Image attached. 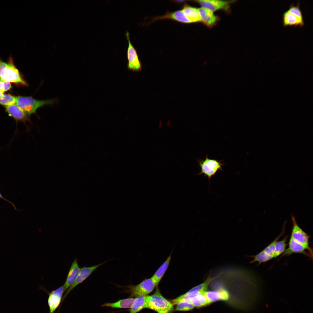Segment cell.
<instances>
[{
    "instance_id": "18",
    "label": "cell",
    "mask_w": 313,
    "mask_h": 313,
    "mask_svg": "<svg viewBox=\"0 0 313 313\" xmlns=\"http://www.w3.org/2000/svg\"><path fill=\"white\" fill-rule=\"evenodd\" d=\"M171 259V254L150 278L157 286L169 266Z\"/></svg>"
},
{
    "instance_id": "5",
    "label": "cell",
    "mask_w": 313,
    "mask_h": 313,
    "mask_svg": "<svg viewBox=\"0 0 313 313\" xmlns=\"http://www.w3.org/2000/svg\"><path fill=\"white\" fill-rule=\"evenodd\" d=\"M288 248L282 254L281 257L287 256L293 254H301L311 259L313 258L312 248H308L294 240L291 236L290 238Z\"/></svg>"
},
{
    "instance_id": "22",
    "label": "cell",
    "mask_w": 313,
    "mask_h": 313,
    "mask_svg": "<svg viewBox=\"0 0 313 313\" xmlns=\"http://www.w3.org/2000/svg\"><path fill=\"white\" fill-rule=\"evenodd\" d=\"M204 293L197 295L191 299L188 302L191 303L194 307L206 306L210 304L205 296Z\"/></svg>"
},
{
    "instance_id": "33",
    "label": "cell",
    "mask_w": 313,
    "mask_h": 313,
    "mask_svg": "<svg viewBox=\"0 0 313 313\" xmlns=\"http://www.w3.org/2000/svg\"><path fill=\"white\" fill-rule=\"evenodd\" d=\"M184 1H184V0H183H183H178V1H176L177 2H178V3H181V2H183Z\"/></svg>"
},
{
    "instance_id": "24",
    "label": "cell",
    "mask_w": 313,
    "mask_h": 313,
    "mask_svg": "<svg viewBox=\"0 0 313 313\" xmlns=\"http://www.w3.org/2000/svg\"><path fill=\"white\" fill-rule=\"evenodd\" d=\"M289 237L288 235L284 237L281 241H278L275 245V253L274 258H276L283 254L288 244L287 242Z\"/></svg>"
},
{
    "instance_id": "13",
    "label": "cell",
    "mask_w": 313,
    "mask_h": 313,
    "mask_svg": "<svg viewBox=\"0 0 313 313\" xmlns=\"http://www.w3.org/2000/svg\"><path fill=\"white\" fill-rule=\"evenodd\" d=\"M9 115L17 121L25 122L30 121L28 115L21 108L15 104L5 106Z\"/></svg>"
},
{
    "instance_id": "29",
    "label": "cell",
    "mask_w": 313,
    "mask_h": 313,
    "mask_svg": "<svg viewBox=\"0 0 313 313\" xmlns=\"http://www.w3.org/2000/svg\"><path fill=\"white\" fill-rule=\"evenodd\" d=\"M7 63L0 58V81H6V75Z\"/></svg>"
},
{
    "instance_id": "10",
    "label": "cell",
    "mask_w": 313,
    "mask_h": 313,
    "mask_svg": "<svg viewBox=\"0 0 313 313\" xmlns=\"http://www.w3.org/2000/svg\"><path fill=\"white\" fill-rule=\"evenodd\" d=\"M107 261L101 263L99 264L94 265L90 267H84L80 270L76 280L73 284L69 287L64 295L62 298V301L67 295L76 286L82 283L96 269L103 264L105 263Z\"/></svg>"
},
{
    "instance_id": "32",
    "label": "cell",
    "mask_w": 313,
    "mask_h": 313,
    "mask_svg": "<svg viewBox=\"0 0 313 313\" xmlns=\"http://www.w3.org/2000/svg\"><path fill=\"white\" fill-rule=\"evenodd\" d=\"M0 198H2V199H4V200H6V201H8V202H9V201H8V200H6V199H5V198H4V197H3V196H2V195H1V194L0 193Z\"/></svg>"
},
{
    "instance_id": "20",
    "label": "cell",
    "mask_w": 313,
    "mask_h": 313,
    "mask_svg": "<svg viewBox=\"0 0 313 313\" xmlns=\"http://www.w3.org/2000/svg\"><path fill=\"white\" fill-rule=\"evenodd\" d=\"M135 299V298H130L121 299L114 303H105L102 306L114 308H130Z\"/></svg>"
},
{
    "instance_id": "6",
    "label": "cell",
    "mask_w": 313,
    "mask_h": 313,
    "mask_svg": "<svg viewBox=\"0 0 313 313\" xmlns=\"http://www.w3.org/2000/svg\"><path fill=\"white\" fill-rule=\"evenodd\" d=\"M7 63L6 75V81L19 83L26 86H28L27 83L22 77L19 71L15 65L11 56L9 57Z\"/></svg>"
},
{
    "instance_id": "7",
    "label": "cell",
    "mask_w": 313,
    "mask_h": 313,
    "mask_svg": "<svg viewBox=\"0 0 313 313\" xmlns=\"http://www.w3.org/2000/svg\"><path fill=\"white\" fill-rule=\"evenodd\" d=\"M198 3L202 7L205 8L213 12L222 10L229 12L230 4L235 1L202 0L194 1Z\"/></svg>"
},
{
    "instance_id": "4",
    "label": "cell",
    "mask_w": 313,
    "mask_h": 313,
    "mask_svg": "<svg viewBox=\"0 0 313 313\" xmlns=\"http://www.w3.org/2000/svg\"><path fill=\"white\" fill-rule=\"evenodd\" d=\"M125 35L128 41V47L127 53L128 60L127 68L133 71H139L142 69L141 63L139 59L136 50L131 42L129 33L128 31L126 32Z\"/></svg>"
},
{
    "instance_id": "1",
    "label": "cell",
    "mask_w": 313,
    "mask_h": 313,
    "mask_svg": "<svg viewBox=\"0 0 313 313\" xmlns=\"http://www.w3.org/2000/svg\"><path fill=\"white\" fill-rule=\"evenodd\" d=\"M146 308L158 313H171L174 310L173 305L161 295L158 286L153 294L146 296Z\"/></svg>"
},
{
    "instance_id": "3",
    "label": "cell",
    "mask_w": 313,
    "mask_h": 313,
    "mask_svg": "<svg viewBox=\"0 0 313 313\" xmlns=\"http://www.w3.org/2000/svg\"><path fill=\"white\" fill-rule=\"evenodd\" d=\"M197 161L201 168L200 172L198 175L204 174L205 176L207 177L209 181L219 170L223 171L222 166L224 165V163H222L223 160L219 161L216 159H210L207 154L205 159H200Z\"/></svg>"
},
{
    "instance_id": "15",
    "label": "cell",
    "mask_w": 313,
    "mask_h": 313,
    "mask_svg": "<svg viewBox=\"0 0 313 313\" xmlns=\"http://www.w3.org/2000/svg\"><path fill=\"white\" fill-rule=\"evenodd\" d=\"M80 270L77 259H76L71 265L66 281L63 285L64 291L70 287L75 281L79 274Z\"/></svg>"
},
{
    "instance_id": "31",
    "label": "cell",
    "mask_w": 313,
    "mask_h": 313,
    "mask_svg": "<svg viewBox=\"0 0 313 313\" xmlns=\"http://www.w3.org/2000/svg\"><path fill=\"white\" fill-rule=\"evenodd\" d=\"M4 92L3 81H0V92L3 94Z\"/></svg>"
},
{
    "instance_id": "28",
    "label": "cell",
    "mask_w": 313,
    "mask_h": 313,
    "mask_svg": "<svg viewBox=\"0 0 313 313\" xmlns=\"http://www.w3.org/2000/svg\"><path fill=\"white\" fill-rule=\"evenodd\" d=\"M287 10L301 20H303L302 13L300 8L299 3H298L296 6H294L292 3Z\"/></svg>"
},
{
    "instance_id": "9",
    "label": "cell",
    "mask_w": 313,
    "mask_h": 313,
    "mask_svg": "<svg viewBox=\"0 0 313 313\" xmlns=\"http://www.w3.org/2000/svg\"><path fill=\"white\" fill-rule=\"evenodd\" d=\"M291 218L292 227L290 236L308 248H311L309 243L310 236L299 226L293 215L292 216Z\"/></svg>"
},
{
    "instance_id": "8",
    "label": "cell",
    "mask_w": 313,
    "mask_h": 313,
    "mask_svg": "<svg viewBox=\"0 0 313 313\" xmlns=\"http://www.w3.org/2000/svg\"><path fill=\"white\" fill-rule=\"evenodd\" d=\"M156 286L154 282L150 278L145 279L139 284L132 286L130 287L132 294L138 297L148 295Z\"/></svg>"
},
{
    "instance_id": "19",
    "label": "cell",
    "mask_w": 313,
    "mask_h": 313,
    "mask_svg": "<svg viewBox=\"0 0 313 313\" xmlns=\"http://www.w3.org/2000/svg\"><path fill=\"white\" fill-rule=\"evenodd\" d=\"M182 11L192 23L201 22V19L198 9L188 5H185Z\"/></svg>"
},
{
    "instance_id": "14",
    "label": "cell",
    "mask_w": 313,
    "mask_h": 313,
    "mask_svg": "<svg viewBox=\"0 0 313 313\" xmlns=\"http://www.w3.org/2000/svg\"><path fill=\"white\" fill-rule=\"evenodd\" d=\"M201 22L208 27L213 26L218 20V17L213 12L205 8L201 7L198 9Z\"/></svg>"
},
{
    "instance_id": "27",
    "label": "cell",
    "mask_w": 313,
    "mask_h": 313,
    "mask_svg": "<svg viewBox=\"0 0 313 313\" xmlns=\"http://www.w3.org/2000/svg\"><path fill=\"white\" fill-rule=\"evenodd\" d=\"M194 308L193 305L188 301H182L178 303L175 310L178 311H188Z\"/></svg>"
},
{
    "instance_id": "16",
    "label": "cell",
    "mask_w": 313,
    "mask_h": 313,
    "mask_svg": "<svg viewBox=\"0 0 313 313\" xmlns=\"http://www.w3.org/2000/svg\"><path fill=\"white\" fill-rule=\"evenodd\" d=\"M171 19L184 23H192L185 15L182 10H179L172 12H168L165 15L154 18L152 21L163 19Z\"/></svg>"
},
{
    "instance_id": "2",
    "label": "cell",
    "mask_w": 313,
    "mask_h": 313,
    "mask_svg": "<svg viewBox=\"0 0 313 313\" xmlns=\"http://www.w3.org/2000/svg\"><path fill=\"white\" fill-rule=\"evenodd\" d=\"M56 102L55 99L40 100L31 97L18 96L16 97L15 104L30 116L35 113L38 108L46 105H52Z\"/></svg>"
},
{
    "instance_id": "21",
    "label": "cell",
    "mask_w": 313,
    "mask_h": 313,
    "mask_svg": "<svg viewBox=\"0 0 313 313\" xmlns=\"http://www.w3.org/2000/svg\"><path fill=\"white\" fill-rule=\"evenodd\" d=\"M146 296H140L135 298L130 310V313H137L142 309L146 308Z\"/></svg>"
},
{
    "instance_id": "23",
    "label": "cell",
    "mask_w": 313,
    "mask_h": 313,
    "mask_svg": "<svg viewBox=\"0 0 313 313\" xmlns=\"http://www.w3.org/2000/svg\"><path fill=\"white\" fill-rule=\"evenodd\" d=\"M253 258L250 263H253L256 262L258 263V265L267 262L272 259L274 257L266 253L263 250L256 254L250 256Z\"/></svg>"
},
{
    "instance_id": "17",
    "label": "cell",
    "mask_w": 313,
    "mask_h": 313,
    "mask_svg": "<svg viewBox=\"0 0 313 313\" xmlns=\"http://www.w3.org/2000/svg\"><path fill=\"white\" fill-rule=\"evenodd\" d=\"M283 21L284 26L298 25L302 27L304 24L303 20H301L287 10L283 14Z\"/></svg>"
},
{
    "instance_id": "25",
    "label": "cell",
    "mask_w": 313,
    "mask_h": 313,
    "mask_svg": "<svg viewBox=\"0 0 313 313\" xmlns=\"http://www.w3.org/2000/svg\"><path fill=\"white\" fill-rule=\"evenodd\" d=\"M285 227H284L282 232L281 234L276 237L272 242L267 246L263 250L267 254L271 256L274 258L275 253V246L276 242L281 237L285 232Z\"/></svg>"
},
{
    "instance_id": "12",
    "label": "cell",
    "mask_w": 313,
    "mask_h": 313,
    "mask_svg": "<svg viewBox=\"0 0 313 313\" xmlns=\"http://www.w3.org/2000/svg\"><path fill=\"white\" fill-rule=\"evenodd\" d=\"M204 294L210 303L220 300L227 301L230 297L228 292L223 287L215 290H207Z\"/></svg>"
},
{
    "instance_id": "11",
    "label": "cell",
    "mask_w": 313,
    "mask_h": 313,
    "mask_svg": "<svg viewBox=\"0 0 313 313\" xmlns=\"http://www.w3.org/2000/svg\"><path fill=\"white\" fill-rule=\"evenodd\" d=\"M64 291L63 285L53 290L49 295L48 303L50 313H53L60 304L63 292Z\"/></svg>"
},
{
    "instance_id": "26",
    "label": "cell",
    "mask_w": 313,
    "mask_h": 313,
    "mask_svg": "<svg viewBox=\"0 0 313 313\" xmlns=\"http://www.w3.org/2000/svg\"><path fill=\"white\" fill-rule=\"evenodd\" d=\"M16 97L9 94H3L0 97V104L8 106L15 104Z\"/></svg>"
},
{
    "instance_id": "30",
    "label": "cell",
    "mask_w": 313,
    "mask_h": 313,
    "mask_svg": "<svg viewBox=\"0 0 313 313\" xmlns=\"http://www.w3.org/2000/svg\"><path fill=\"white\" fill-rule=\"evenodd\" d=\"M4 91H7L9 90L11 88V85L10 82L5 81H3Z\"/></svg>"
},
{
    "instance_id": "34",
    "label": "cell",
    "mask_w": 313,
    "mask_h": 313,
    "mask_svg": "<svg viewBox=\"0 0 313 313\" xmlns=\"http://www.w3.org/2000/svg\"><path fill=\"white\" fill-rule=\"evenodd\" d=\"M3 94H2L0 92V97H1V95H2Z\"/></svg>"
}]
</instances>
